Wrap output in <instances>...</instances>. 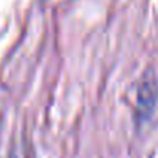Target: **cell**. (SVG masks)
I'll use <instances>...</instances> for the list:
<instances>
[{
    "instance_id": "6da1fadb",
    "label": "cell",
    "mask_w": 158,
    "mask_h": 158,
    "mask_svg": "<svg viewBox=\"0 0 158 158\" xmlns=\"http://www.w3.org/2000/svg\"><path fill=\"white\" fill-rule=\"evenodd\" d=\"M157 80L154 75H144L140 88H138V94H137V105H138V114L141 117H148L149 114H152L155 103H157Z\"/></svg>"
},
{
    "instance_id": "7a4b0ae2",
    "label": "cell",
    "mask_w": 158,
    "mask_h": 158,
    "mask_svg": "<svg viewBox=\"0 0 158 158\" xmlns=\"http://www.w3.org/2000/svg\"><path fill=\"white\" fill-rule=\"evenodd\" d=\"M6 158H29V152H28L26 146L17 143L11 148V151L8 152Z\"/></svg>"
}]
</instances>
